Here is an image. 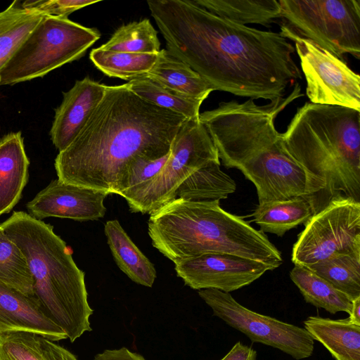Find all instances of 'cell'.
<instances>
[{"label":"cell","mask_w":360,"mask_h":360,"mask_svg":"<svg viewBox=\"0 0 360 360\" xmlns=\"http://www.w3.org/2000/svg\"><path fill=\"white\" fill-rule=\"evenodd\" d=\"M150 214L152 245L174 264L209 253H226L264 264L276 248L261 231L220 207L219 200L176 198Z\"/></svg>","instance_id":"3957f363"},{"label":"cell","mask_w":360,"mask_h":360,"mask_svg":"<svg viewBox=\"0 0 360 360\" xmlns=\"http://www.w3.org/2000/svg\"><path fill=\"white\" fill-rule=\"evenodd\" d=\"M220 164L218 153L198 119H186L171 146L169 156L155 179L127 202L131 212L150 214L174 200L177 188L191 174L211 163Z\"/></svg>","instance_id":"ba28073f"},{"label":"cell","mask_w":360,"mask_h":360,"mask_svg":"<svg viewBox=\"0 0 360 360\" xmlns=\"http://www.w3.org/2000/svg\"><path fill=\"white\" fill-rule=\"evenodd\" d=\"M108 191L78 186L54 179L27 203L31 216L70 219L79 221L98 220L106 212Z\"/></svg>","instance_id":"5bb4252c"},{"label":"cell","mask_w":360,"mask_h":360,"mask_svg":"<svg viewBox=\"0 0 360 360\" xmlns=\"http://www.w3.org/2000/svg\"><path fill=\"white\" fill-rule=\"evenodd\" d=\"M233 179L220 169V164L211 163L191 174L177 188L174 200L212 201L226 199L235 192Z\"/></svg>","instance_id":"484cf974"},{"label":"cell","mask_w":360,"mask_h":360,"mask_svg":"<svg viewBox=\"0 0 360 360\" xmlns=\"http://www.w3.org/2000/svg\"><path fill=\"white\" fill-rule=\"evenodd\" d=\"M24 255L34 292L46 316L73 342L91 331L84 273L77 266L65 241L53 226L22 212H14L0 224Z\"/></svg>","instance_id":"277c9868"},{"label":"cell","mask_w":360,"mask_h":360,"mask_svg":"<svg viewBox=\"0 0 360 360\" xmlns=\"http://www.w3.org/2000/svg\"><path fill=\"white\" fill-rule=\"evenodd\" d=\"M107 85L86 77L63 92L60 105L55 110L50 130L51 139L59 152L78 135L103 98Z\"/></svg>","instance_id":"9a60e30c"},{"label":"cell","mask_w":360,"mask_h":360,"mask_svg":"<svg viewBox=\"0 0 360 360\" xmlns=\"http://www.w3.org/2000/svg\"><path fill=\"white\" fill-rule=\"evenodd\" d=\"M186 120L140 98L127 83L107 86L78 135L56 156L58 179L117 194L128 165L167 155Z\"/></svg>","instance_id":"7a4b0ae2"},{"label":"cell","mask_w":360,"mask_h":360,"mask_svg":"<svg viewBox=\"0 0 360 360\" xmlns=\"http://www.w3.org/2000/svg\"><path fill=\"white\" fill-rule=\"evenodd\" d=\"M255 185L259 204L323 194L324 181L300 165L286 150L283 139L238 168Z\"/></svg>","instance_id":"7c38bea8"},{"label":"cell","mask_w":360,"mask_h":360,"mask_svg":"<svg viewBox=\"0 0 360 360\" xmlns=\"http://www.w3.org/2000/svg\"><path fill=\"white\" fill-rule=\"evenodd\" d=\"M281 35L295 44L311 103L340 105L360 111V76L341 58L300 35L287 24Z\"/></svg>","instance_id":"30bf717a"},{"label":"cell","mask_w":360,"mask_h":360,"mask_svg":"<svg viewBox=\"0 0 360 360\" xmlns=\"http://www.w3.org/2000/svg\"><path fill=\"white\" fill-rule=\"evenodd\" d=\"M167 50L213 89L273 101L302 74L292 44L279 32L216 15L194 0H149Z\"/></svg>","instance_id":"6da1fadb"},{"label":"cell","mask_w":360,"mask_h":360,"mask_svg":"<svg viewBox=\"0 0 360 360\" xmlns=\"http://www.w3.org/2000/svg\"><path fill=\"white\" fill-rule=\"evenodd\" d=\"M158 53L105 51L98 47L91 51L89 58L105 75L129 82L146 75L157 61Z\"/></svg>","instance_id":"4316f807"},{"label":"cell","mask_w":360,"mask_h":360,"mask_svg":"<svg viewBox=\"0 0 360 360\" xmlns=\"http://www.w3.org/2000/svg\"><path fill=\"white\" fill-rule=\"evenodd\" d=\"M127 84L138 96L159 107L179 113L188 120L199 118L202 100L163 86L145 75L128 82Z\"/></svg>","instance_id":"83f0119b"},{"label":"cell","mask_w":360,"mask_h":360,"mask_svg":"<svg viewBox=\"0 0 360 360\" xmlns=\"http://www.w3.org/2000/svg\"><path fill=\"white\" fill-rule=\"evenodd\" d=\"M0 282L35 297L33 279L26 259L19 247L1 228Z\"/></svg>","instance_id":"4dcf8cb0"},{"label":"cell","mask_w":360,"mask_h":360,"mask_svg":"<svg viewBox=\"0 0 360 360\" xmlns=\"http://www.w3.org/2000/svg\"><path fill=\"white\" fill-rule=\"evenodd\" d=\"M15 332L35 333L54 342L68 338L35 297L0 282V335Z\"/></svg>","instance_id":"2e32d148"},{"label":"cell","mask_w":360,"mask_h":360,"mask_svg":"<svg viewBox=\"0 0 360 360\" xmlns=\"http://www.w3.org/2000/svg\"><path fill=\"white\" fill-rule=\"evenodd\" d=\"M257 356L255 349L238 341L221 360H257Z\"/></svg>","instance_id":"836d02e7"},{"label":"cell","mask_w":360,"mask_h":360,"mask_svg":"<svg viewBox=\"0 0 360 360\" xmlns=\"http://www.w3.org/2000/svg\"><path fill=\"white\" fill-rule=\"evenodd\" d=\"M290 277L307 303L332 314L340 311L349 314L352 301L349 297L309 268L295 265Z\"/></svg>","instance_id":"d4e9b609"},{"label":"cell","mask_w":360,"mask_h":360,"mask_svg":"<svg viewBox=\"0 0 360 360\" xmlns=\"http://www.w3.org/2000/svg\"><path fill=\"white\" fill-rule=\"evenodd\" d=\"M45 14L15 1L0 11V72Z\"/></svg>","instance_id":"cb8c5ba5"},{"label":"cell","mask_w":360,"mask_h":360,"mask_svg":"<svg viewBox=\"0 0 360 360\" xmlns=\"http://www.w3.org/2000/svg\"><path fill=\"white\" fill-rule=\"evenodd\" d=\"M349 314V321L360 326V297L352 301V309Z\"/></svg>","instance_id":"d590c367"},{"label":"cell","mask_w":360,"mask_h":360,"mask_svg":"<svg viewBox=\"0 0 360 360\" xmlns=\"http://www.w3.org/2000/svg\"><path fill=\"white\" fill-rule=\"evenodd\" d=\"M100 49L136 53H158L160 42L150 21L143 19L120 27Z\"/></svg>","instance_id":"f546056e"},{"label":"cell","mask_w":360,"mask_h":360,"mask_svg":"<svg viewBox=\"0 0 360 360\" xmlns=\"http://www.w3.org/2000/svg\"><path fill=\"white\" fill-rule=\"evenodd\" d=\"M176 275L194 290L231 292L250 285L272 266L226 253H209L174 264Z\"/></svg>","instance_id":"4fadbf2b"},{"label":"cell","mask_w":360,"mask_h":360,"mask_svg":"<svg viewBox=\"0 0 360 360\" xmlns=\"http://www.w3.org/2000/svg\"><path fill=\"white\" fill-rule=\"evenodd\" d=\"M104 233L119 269L136 283L152 287L157 276L155 266L134 244L119 221H107Z\"/></svg>","instance_id":"d6986e66"},{"label":"cell","mask_w":360,"mask_h":360,"mask_svg":"<svg viewBox=\"0 0 360 360\" xmlns=\"http://www.w3.org/2000/svg\"><path fill=\"white\" fill-rule=\"evenodd\" d=\"M98 1L99 0L25 1L21 6L24 8L34 9L46 15L68 18L74 11Z\"/></svg>","instance_id":"d6a6232c"},{"label":"cell","mask_w":360,"mask_h":360,"mask_svg":"<svg viewBox=\"0 0 360 360\" xmlns=\"http://www.w3.org/2000/svg\"><path fill=\"white\" fill-rule=\"evenodd\" d=\"M281 17L300 35L342 59L360 58L359 0H279Z\"/></svg>","instance_id":"52a82bcc"},{"label":"cell","mask_w":360,"mask_h":360,"mask_svg":"<svg viewBox=\"0 0 360 360\" xmlns=\"http://www.w3.org/2000/svg\"><path fill=\"white\" fill-rule=\"evenodd\" d=\"M212 13L246 25L268 26L281 18V8L276 0H194Z\"/></svg>","instance_id":"603a6c76"},{"label":"cell","mask_w":360,"mask_h":360,"mask_svg":"<svg viewBox=\"0 0 360 360\" xmlns=\"http://www.w3.org/2000/svg\"><path fill=\"white\" fill-rule=\"evenodd\" d=\"M101 37L97 29L45 14L0 72V86L42 77L82 58Z\"/></svg>","instance_id":"8992f818"},{"label":"cell","mask_w":360,"mask_h":360,"mask_svg":"<svg viewBox=\"0 0 360 360\" xmlns=\"http://www.w3.org/2000/svg\"><path fill=\"white\" fill-rule=\"evenodd\" d=\"M29 165L20 131L0 138V215L9 212L21 198Z\"/></svg>","instance_id":"e0dca14e"},{"label":"cell","mask_w":360,"mask_h":360,"mask_svg":"<svg viewBox=\"0 0 360 360\" xmlns=\"http://www.w3.org/2000/svg\"><path fill=\"white\" fill-rule=\"evenodd\" d=\"M198 295L212 309L214 316L245 334L252 342L271 346L296 360L312 355L314 340L304 327L253 311L229 292L203 289Z\"/></svg>","instance_id":"8fae6325"},{"label":"cell","mask_w":360,"mask_h":360,"mask_svg":"<svg viewBox=\"0 0 360 360\" xmlns=\"http://www.w3.org/2000/svg\"><path fill=\"white\" fill-rule=\"evenodd\" d=\"M282 139L292 158L324 181L326 205L341 193L359 202L360 111L306 103Z\"/></svg>","instance_id":"5b68a950"},{"label":"cell","mask_w":360,"mask_h":360,"mask_svg":"<svg viewBox=\"0 0 360 360\" xmlns=\"http://www.w3.org/2000/svg\"><path fill=\"white\" fill-rule=\"evenodd\" d=\"M0 360H77L63 347L42 335L15 332L0 335Z\"/></svg>","instance_id":"7402d4cb"},{"label":"cell","mask_w":360,"mask_h":360,"mask_svg":"<svg viewBox=\"0 0 360 360\" xmlns=\"http://www.w3.org/2000/svg\"><path fill=\"white\" fill-rule=\"evenodd\" d=\"M145 76L163 86L203 101L213 91L196 72L167 49L160 50L157 61Z\"/></svg>","instance_id":"ffe728a7"},{"label":"cell","mask_w":360,"mask_h":360,"mask_svg":"<svg viewBox=\"0 0 360 360\" xmlns=\"http://www.w3.org/2000/svg\"><path fill=\"white\" fill-rule=\"evenodd\" d=\"M169 153L158 159L140 158L131 162L127 167L117 195L123 197L127 202L136 197L159 174Z\"/></svg>","instance_id":"1f68e13d"},{"label":"cell","mask_w":360,"mask_h":360,"mask_svg":"<svg viewBox=\"0 0 360 360\" xmlns=\"http://www.w3.org/2000/svg\"><path fill=\"white\" fill-rule=\"evenodd\" d=\"M338 255H360V202L342 195L332 198L305 224L291 260L309 266Z\"/></svg>","instance_id":"9c48e42d"},{"label":"cell","mask_w":360,"mask_h":360,"mask_svg":"<svg viewBox=\"0 0 360 360\" xmlns=\"http://www.w3.org/2000/svg\"><path fill=\"white\" fill-rule=\"evenodd\" d=\"M94 360H146L139 354L132 352L125 347L117 349H106L98 354Z\"/></svg>","instance_id":"e575fe53"},{"label":"cell","mask_w":360,"mask_h":360,"mask_svg":"<svg viewBox=\"0 0 360 360\" xmlns=\"http://www.w3.org/2000/svg\"><path fill=\"white\" fill-rule=\"evenodd\" d=\"M304 328L335 360H360V326L345 319L310 316Z\"/></svg>","instance_id":"ac0fdd59"},{"label":"cell","mask_w":360,"mask_h":360,"mask_svg":"<svg viewBox=\"0 0 360 360\" xmlns=\"http://www.w3.org/2000/svg\"><path fill=\"white\" fill-rule=\"evenodd\" d=\"M353 301L360 297V255H338L306 266Z\"/></svg>","instance_id":"f1b7e54d"},{"label":"cell","mask_w":360,"mask_h":360,"mask_svg":"<svg viewBox=\"0 0 360 360\" xmlns=\"http://www.w3.org/2000/svg\"><path fill=\"white\" fill-rule=\"evenodd\" d=\"M314 214L311 199L299 196L259 204L252 216L262 232L283 236L297 226L305 224Z\"/></svg>","instance_id":"44dd1931"}]
</instances>
